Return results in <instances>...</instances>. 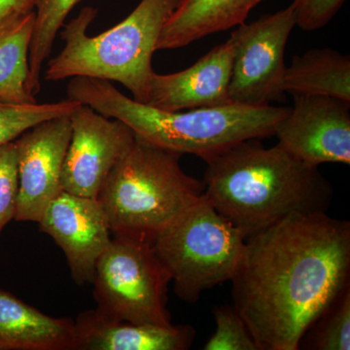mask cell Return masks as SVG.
Masks as SVG:
<instances>
[{"instance_id":"22","label":"cell","mask_w":350,"mask_h":350,"mask_svg":"<svg viewBox=\"0 0 350 350\" xmlns=\"http://www.w3.org/2000/svg\"><path fill=\"white\" fill-rule=\"evenodd\" d=\"M213 317L216 329L204 345V350H259L234 306H215Z\"/></svg>"},{"instance_id":"5","label":"cell","mask_w":350,"mask_h":350,"mask_svg":"<svg viewBox=\"0 0 350 350\" xmlns=\"http://www.w3.org/2000/svg\"><path fill=\"white\" fill-rule=\"evenodd\" d=\"M182 156L135 135L130 150L108 175L98 196L112 236L152 241L204 194V181L182 170Z\"/></svg>"},{"instance_id":"12","label":"cell","mask_w":350,"mask_h":350,"mask_svg":"<svg viewBox=\"0 0 350 350\" xmlns=\"http://www.w3.org/2000/svg\"><path fill=\"white\" fill-rule=\"evenodd\" d=\"M38 224L64 251L76 284H93L96 262L112 239L98 200L62 191L46 207Z\"/></svg>"},{"instance_id":"15","label":"cell","mask_w":350,"mask_h":350,"mask_svg":"<svg viewBox=\"0 0 350 350\" xmlns=\"http://www.w3.org/2000/svg\"><path fill=\"white\" fill-rule=\"evenodd\" d=\"M0 350H75V320L51 317L0 289Z\"/></svg>"},{"instance_id":"8","label":"cell","mask_w":350,"mask_h":350,"mask_svg":"<svg viewBox=\"0 0 350 350\" xmlns=\"http://www.w3.org/2000/svg\"><path fill=\"white\" fill-rule=\"evenodd\" d=\"M296 27L292 5L238 25L229 98L232 105L266 107L285 98V48Z\"/></svg>"},{"instance_id":"23","label":"cell","mask_w":350,"mask_h":350,"mask_svg":"<svg viewBox=\"0 0 350 350\" xmlns=\"http://www.w3.org/2000/svg\"><path fill=\"white\" fill-rule=\"evenodd\" d=\"M19 169L15 140L0 146V234L15 218Z\"/></svg>"},{"instance_id":"20","label":"cell","mask_w":350,"mask_h":350,"mask_svg":"<svg viewBox=\"0 0 350 350\" xmlns=\"http://www.w3.org/2000/svg\"><path fill=\"white\" fill-rule=\"evenodd\" d=\"M299 349H350V288L306 332Z\"/></svg>"},{"instance_id":"7","label":"cell","mask_w":350,"mask_h":350,"mask_svg":"<svg viewBox=\"0 0 350 350\" xmlns=\"http://www.w3.org/2000/svg\"><path fill=\"white\" fill-rule=\"evenodd\" d=\"M170 282L152 241L116 234L96 262L94 310L111 321L172 325L167 308Z\"/></svg>"},{"instance_id":"17","label":"cell","mask_w":350,"mask_h":350,"mask_svg":"<svg viewBox=\"0 0 350 350\" xmlns=\"http://www.w3.org/2000/svg\"><path fill=\"white\" fill-rule=\"evenodd\" d=\"M285 93L330 96L350 103V57L324 48L293 57L284 75Z\"/></svg>"},{"instance_id":"25","label":"cell","mask_w":350,"mask_h":350,"mask_svg":"<svg viewBox=\"0 0 350 350\" xmlns=\"http://www.w3.org/2000/svg\"><path fill=\"white\" fill-rule=\"evenodd\" d=\"M33 10V0H0V27Z\"/></svg>"},{"instance_id":"2","label":"cell","mask_w":350,"mask_h":350,"mask_svg":"<svg viewBox=\"0 0 350 350\" xmlns=\"http://www.w3.org/2000/svg\"><path fill=\"white\" fill-rule=\"evenodd\" d=\"M204 195L246 239L297 213H324L333 185L280 144L247 139L204 159Z\"/></svg>"},{"instance_id":"14","label":"cell","mask_w":350,"mask_h":350,"mask_svg":"<svg viewBox=\"0 0 350 350\" xmlns=\"http://www.w3.org/2000/svg\"><path fill=\"white\" fill-rule=\"evenodd\" d=\"M196 337L189 324L159 326L111 321L94 310L75 320V350H186Z\"/></svg>"},{"instance_id":"24","label":"cell","mask_w":350,"mask_h":350,"mask_svg":"<svg viewBox=\"0 0 350 350\" xmlns=\"http://www.w3.org/2000/svg\"><path fill=\"white\" fill-rule=\"evenodd\" d=\"M347 0H293L296 25L305 31L325 27L340 10Z\"/></svg>"},{"instance_id":"19","label":"cell","mask_w":350,"mask_h":350,"mask_svg":"<svg viewBox=\"0 0 350 350\" xmlns=\"http://www.w3.org/2000/svg\"><path fill=\"white\" fill-rule=\"evenodd\" d=\"M82 0H33L36 13L33 33L29 48V73L27 92L32 96L41 91V72L44 62L50 57L59 29L69 13Z\"/></svg>"},{"instance_id":"16","label":"cell","mask_w":350,"mask_h":350,"mask_svg":"<svg viewBox=\"0 0 350 350\" xmlns=\"http://www.w3.org/2000/svg\"><path fill=\"white\" fill-rule=\"evenodd\" d=\"M264 0H179L163 25L157 50L186 47L200 39L245 23Z\"/></svg>"},{"instance_id":"1","label":"cell","mask_w":350,"mask_h":350,"mask_svg":"<svg viewBox=\"0 0 350 350\" xmlns=\"http://www.w3.org/2000/svg\"><path fill=\"white\" fill-rule=\"evenodd\" d=\"M234 308L259 350H298L350 288V222L297 213L246 239L231 280Z\"/></svg>"},{"instance_id":"4","label":"cell","mask_w":350,"mask_h":350,"mask_svg":"<svg viewBox=\"0 0 350 350\" xmlns=\"http://www.w3.org/2000/svg\"><path fill=\"white\" fill-rule=\"evenodd\" d=\"M179 0H142L120 24L96 36H88L98 10L84 7L77 17L64 25V46L48 63L45 79L61 81L89 77L121 83L133 100L147 103L152 59L163 25Z\"/></svg>"},{"instance_id":"6","label":"cell","mask_w":350,"mask_h":350,"mask_svg":"<svg viewBox=\"0 0 350 350\" xmlns=\"http://www.w3.org/2000/svg\"><path fill=\"white\" fill-rule=\"evenodd\" d=\"M246 238L202 195L152 239L157 256L182 301L197 303L206 290L229 282Z\"/></svg>"},{"instance_id":"11","label":"cell","mask_w":350,"mask_h":350,"mask_svg":"<svg viewBox=\"0 0 350 350\" xmlns=\"http://www.w3.org/2000/svg\"><path fill=\"white\" fill-rule=\"evenodd\" d=\"M71 137L69 116L43 122L15 140L19 193L15 220L39 222L48 204L63 191L62 170Z\"/></svg>"},{"instance_id":"21","label":"cell","mask_w":350,"mask_h":350,"mask_svg":"<svg viewBox=\"0 0 350 350\" xmlns=\"http://www.w3.org/2000/svg\"><path fill=\"white\" fill-rule=\"evenodd\" d=\"M81 105L68 98L57 103L32 105L0 103V146L14 142L25 131L43 122L70 116Z\"/></svg>"},{"instance_id":"13","label":"cell","mask_w":350,"mask_h":350,"mask_svg":"<svg viewBox=\"0 0 350 350\" xmlns=\"http://www.w3.org/2000/svg\"><path fill=\"white\" fill-rule=\"evenodd\" d=\"M234 56V41L230 36L190 68L170 75L154 72L146 105L167 111L231 105L229 87Z\"/></svg>"},{"instance_id":"3","label":"cell","mask_w":350,"mask_h":350,"mask_svg":"<svg viewBox=\"0 0 350 350\" xmlns=\"http://www.w3.org/2000/svg\"><path fill=\"white\" fill-rule=\"evenodd\" d=\"M68 96L103 116L120 120L149 144L202 160L243 140L273 137L278 122L290 110L231 103L167 111L129 98L111 82L89 77L71 78Z\"/></svg>"},{"instance_id":"10","label":"cell","mask_w":350,"mask_h":350,"mask_svg":"<svg viewBox=\"0 0 350 350\" xmlns=\"http://www.w3.org/2000/svg\"><path fill=\"white\" fill-rule=\"evenodd\" d=\"M278 144L299 160L350 165V103L322 96H295L294 107L275 126Z\"/></svg>"},{"instance_id":"9","label":"cell","mask_w":350,"mask_h":350,"mask_svg":"<svg viewBox=\"0 0 350 350\" xmlns=\"http://www.w3.org/2000/svg\"><path fill=\"white\" fill-rule=\"evenodd\" d=\"M71 137L62 170V189L98 199L111 170L130 150L135 135L120 120L81 105L69 116Z\"/></svg>"},{"instance_id":"18","label":"cell","mask_w":350,"mask_h":350,"mask_svg":"<svg viewBox=\"0 0 350 350\" xmlns=\"http://www.w3.org/2000/svg\"><path fill=\"white\" fill-rule=\"evenodd\" d=\"M34 23L33 10L0 27V103L11 105L38 103L27 89Z\"/></svg>"}]
</instances>
